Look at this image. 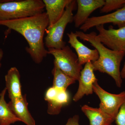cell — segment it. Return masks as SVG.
<instances>
[{
  "label": "cell",
  "mask_w": 125,
  "mask_h": 125,
  "mask_svg": "<svg viewBox=\"0 0 125 125\" xmlns=\"http://www.w3.org/2000/svg\"><path fill=\"white\" fill-rule=\"evenodd\" d=\"M0 25L23 36L29 45L25 49L26 52L36 64L41 63L47 55L48 51L43 42L44 34L49 25L46 12L27 18L0 21Z\"/></svg>",
  "instance_id": "6da1fadb"
},
{
  "label": "cell",
  "mask_w": 125,
  "mask_h": 125,
  "mask_svg": "<svg viewBox=\"0 0 125 125\" xmlns=\"http://www.w3.org/2000/svg\"><path fill=\"white\" fill-rule=\"evenodd\" d=\"M75 33L81 40L89 42L98 52V59L92 62L94 71H98L109 75L115 81L116 86L121 88L122 79L120 67L125 52L115 51L108 48L99 41L95 32L85 33L83 31H76Z\"/></svg>",
  "instance_id": "7a4b0ae2"
},
{
  "label": "cell",
  "mask_w": 125,
  "mask_h": 125,
  "mask_svg": "<svg viewBox=\"0 0 125 125\" xmlns=\"http://www.w3.org/2000/svg\"><path fill=\"white\" fill-rule=\"evenodd\" d=\"M42 0L0 1V21L30 17L44 12Z\"/></svg>",
  "instance_id": "3957f363"
},
{
  "label": "cell",
  "mask_w": 125,
  "mask_h": 125,
  "mask_svg": "<svg viewBox=\"0 0 125 125\" xmlns=\"http://www.w3.org/2000/svg\"><path fill=\"white\" fill-rule=\"evenodd\" d=\"M76 4V0H72L66 6L62 17L51 27L47 28L45 43L47 48L61 49L66 46L63 40V35L67 25L73 21V11Z\"/></svg>",
  "instance_id": "277c9868"
},
{
  "label": "cell",
  "mask_w": 125,
  "mask_h": 125,
  "mask_svg": "<svg viewBox=\"0 0 125 125\" xmlns=\"http://www.w3.org/2000/svg\"><path fill=\"white\" fill-rule=\"evenodd\" d=\"M47 51L48 54L54 57V62L63 72L76 81L79 80L83 65L79 63L77 55L69 46L61 49L48 48Z\"/></svg>",
  "instance_id": "5b68a950"
},
{
  "label": "cell",
  "mask_w": 125,
  "mask_h": 125,
  "mask_svg": "<svg viewBox=\"0 0 125 125\" xmlns=\"http://www.w3.org/2000/svg\"><path fill=\"white\" fill-rule=\"evenodd\" d=\"M93 89L101 102L99 108L115 119L120 107L125 101V91L117 94L110 93L103 89L98 81L94 84Z\"/></svg>",
  "instance_id": "8992f818"
},
{
  "label": "cell",
  "mask_w": 125,
  "mask_h": 125,
  "mask_svg": "<svg viewBox=\"0 0 125 125\" xmlns=\"http://www.w3.org/2000/svg\"><path fill=\"white\" fill-rule=\"evenodd\" d=\"M96 28L98 38L104 46L113 51L125 52V27L114 29L110 25L106 29L104 25H100Z\"/></svg>",
  "instance_id": "52a82bcc"
},
{
  "label": "cell",
  "mask_w": 125,
  "mask_h": 125,
  "mask_svg": "<svg viewBox=\"0 0 125 125\" xmlns=\"http://www.w3.org/2000/svg\"><path fill=\"white\" fill-rule=\"evenodd\" d=\"M109 23L117 25L118 28L125 27V5L113 13L89 18L80 29L84 32L93 27Z\"/></svg>",
  "instance_id": "ba28073f"
},
{
  "label": "cell",
  "mask_w": 125,
  "mask_h": 125,
  "mask_svg": "<svg viewBox=\"0 0 125 125\" xmlns=\"http://www.w3.org/2000/svg\"><path fill=\"white\" fill-rule=\"evenodd\" d=\"M93 66L91 62L85 64L80 73L78 81L79 86L78 90L73 97L74 102L79 101L84 95L92 94L93 93V85L98 81L94 73Z\"/></svg>",
  "instance_id": "9c48e42d"
},
{
  "label": "cell",
  "mask_w": 125,
  "mask_h": 125,
  "mask_svg": "<svg viewBox=\"0 0 125 125\" xmlns=\"http://www.w3.org/2000/svg\"><path fill=\"white\" fill-rule=\"evenodd\" d=\"M78 10L73 16L75 27H81L86 22L90 15L97 9L102 8L105 4L104 0H77Z\"/></svg>",
  "instance_id": "30bf717a"
},
{
  "label": "cell",
  "mask_w": 125,
  "mask_h": 125,
  "mask_svg": "<svg viewBox=\"0 0 125 125\" xmlns=\"http://www.w3.org/2000/svg\"><path fill=\"white\" fill-rule=\"evenodd\" d=\"M67 35L69 39L68 42L75 50L81 65H83L89 62H94L98 59L99 55L97 51L95 49H90L83 45L78 40L75 33L71 32Z\"/></svg>",
  "instance_id": "8fae6325"
},
{
  "label": "cell",
  "mask_w": 125,
  "mask_h": 125,
  "mask_svg": "<svg viewBox=\"0 0 125 125\" xmlns=\"http://www.w3.org/2000/svg\"><path fill=\"white\" fill-rule=\"evenodd\" d=\"M26 95L10 100L8 103L10 108L21 122L27 125H36V122L29 111Z\"/></svg>",
  "instance_id": "7c38bea8"
},
{
  "label": "cell",
  "mask_w": 125,
  "mask_h": 125,
  "mask_svg": "<svg viewBox=\"0 0 125 125\" xmlns=\"http://www.w3.org/2000/svg\"><path fill=\"white\" fill-rule=\"evenodd\" d=\"M46 10L50 28L57 22L64 14L67 5L72 0H43Z\"/></svg>",
  "instance_id": "4fadbf2b"
},
{
  "label": "cell",
  "mask_w": 125,
  "mask_h": 125,
  "mask_svg": "<svg viewBox=\"0 0 125 125\" xmlns=\"http://www.w3.org/2000/svg\"><path fill=\"white\" fill-rule=\"evenodd\" d=\"M20 74L16 67L10 68L5 76L6 87L10 100L23 96L21 92Z\"/></svg>",
  "instance_id": "5bb4252c"
},
{
  "label": "cell",
  "mask_w": 125,
  "mask_h": 125,
  "mask_svg": "<svg viewBox=\"0 0 125 125\" xmlns=\"http://www.w3.org/2000/svg\"><path fill=\"white\" fill-rule=\"evenodd\" d=\"M81 111L88 118L90 125H111L114 122V118L102 111L99 108L88 105H83Z\"/></svg>",
  "instance_id": "9a60e30c"
},
{
  "label": "cell",
  "mask_w": 125,
  "mask_h": 125,
  "mask_svg": "<svg viewBox=\"0 0 125 125\" xmlns=\"http://www.w3.org/2000/svg\"><path fill=\"white\" fill-rule=\"evenodd\" d=\"M7 89L5 88L0 93V125H11L21 122L13 113L5 99Z\"/></svg>",
  "instance_id": "2e32d148"
},
{
  "label": "cell",
  "mask_w": 125,
  "mask_h": 125,
  "mask_svg": "<svg viewBox=\"0 0 125 125\" xmlns=\"http://www.w3.org/2000/svg\"><path fill=\"white\" fill-rule=\"evenodd\" d=\"M54 67L52 71L54 76L52 87L58 90H66L70 85L75 83L76 80L62 71L54 62Z\"/></svg>",
  "instance_id": "e0dca14e"
},
{
  "label": "cell",
  "mask_w": 125,
  "mask_h": 125,
  "mask_svg": "<svg viewBox=\"0 0 125 125\" xmlns=\"http://www.w3.org/2000/svg\"><path fill=\"white\" fill-rule=\"evenodd\" d=\"M69 95L66 90H58L55 99L48 103L47 113L51 115H58L62 107L69 102Z\"/></svg>",
  "instance_id": "ac0fdd59"
},
{
  "label": "cell",
  "mask_w": 125,
  "mask_h": 125,
  "mask_svg": "<svg viewBox=\"0 0 125 125\" xmlns=\"http://www.w3.org/2000/svg\"><path fill=\"white\" fill-rule=\"evenodd\" d=\"M125 5V0H106L100 10L101 13H108L117 10Z\"/></svg>",
  "instance_id": "d6986e66"
},
{
  "label": "cell",
  "mask_w": 125,
  "mask_h": 125,
  "mask_svg": "<svg viewBox=\"0 0 125 125\" xmlns=\"http://www.w3.org/2000/svg\"><path fill=\"white\" fill-rule=\"evenodd\" d=\"M114 122L116 125H125V101L118 110Z\"/></svg>",
  "instance_id": "ffe728a7"
},
{
  "label": "cell",
  "mask_w": 125,
  "mask_h": 125,
  "mask_svg": "<svg viewBox=\"0 0 125 125\" xmlns=\"http://www.w3.org/2000/svg\"><path fill=\"white\" fill-rule=\"evenodd\" d=\"M58 90L55 87H52L48 89L45 96V100L48 103L55 100L58 94Z\"/></svg>",
  "instance_id": "44dd1931"
},
{
  "label": "cell",
  "mask_w": 125,
  "mask_h": 125,
  "mask_svg": "<svg viewBox=\"0 0 125 125\" xmlns=\"http://www.w3.org/2000/svg\"><path fill=\"white\" fill-rule=\"evenodd\" d=\"M79 117L78 115H75L68 119L65 125H80L79 123Z\"/></svg>",
  "instance_id": "7402d4cb"
},
{
  "label": "cell",
  "mask_w": 125,
  "mask_h": 125,
  "mask_svg": "<svg viewBox=\"0 0 125 125\" xmlns=\"http://www.w3.org/2000/svg\"><path fill=\"white\" fill-rule=\"evenodd\" d=\"M121 75L122 79H125V62L123 68L121 71Z\"/></svg>",
  "instance_id": "603a6c76"
},
{
  "label": "cell",
  "mask_w": 125,
  "mask_h": 125,
  "mask_svg": "<svg viewBox=\"0 0 125 125\" xmlns=\"http://www.w3.org/2000/svg\"><path fill=\"white\" fill-rule=\"evenodd\" d=\"M4 53H3V51L2 49H0V61L2 60L3 58Z\"/></svg>",
  "instance_id": "cb8c5ba5"
},
{
  "label": "cell",
  "mask_w": 125,
  "mask_h": 125,
  "mask_svg": "<svg viewBox=\"0 0 125 125\" xmlns=\"http://www.w3.org/2000/svg\"><path fill=\"white\" fill-rule=\"evenodd\" d=\"M1 63L0 62V68L1 67Z\"/></svg>",
  "instance_id": "d4e9b609"
},
{
  "label": "cell",
  "mask_w": 125,
  "mask_h": 125,
  "mask_svg": "<svg viewBox=\"0 0 125 125\" xmlns=\"http://www.w3.org/2000/svg\"></svg>",
  "instance_id": "484cf974"
}]
</instances>
